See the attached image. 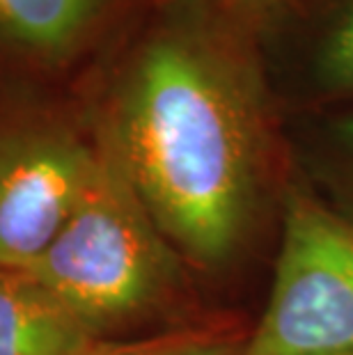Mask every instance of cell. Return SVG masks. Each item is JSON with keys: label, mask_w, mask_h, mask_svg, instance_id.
<instances>
[{"label": "cell", "mask_w": 353, "mask_h": 355, "mask_svg": "<svg viewBox=\"0 0 353 355\" xmlns=\"http://www.w3.org/2000/svg\"><path fill=\"white\" fill-rule=\"evenodd\" d=\"M218 3L239 26L259 42L284 17L294 0H218Z\"/></svg>", "instance_id": "obj_10"}, {"label": "cell", "mask_w": 353, "mask_h": 355, "mask_svg": "<svg viewBox=\"0 0 353 355\" xmlns=\"http://www.w3.org/2000/svg\"><path fill=\"white\" fill-rule=\"evenodd\" d=\"M250 326L241 316L223 312L209 321L161 335L101 342L92 355H243Z\"/></svg>", "instance_id": "obj_9"}, {"label": "cell", "mask_w": 353, "mask_h": 355, "mask_svg": "<svg viewBox=\"0 0 353 355\" xmlns=\"http://www.w3.org/2000/svg\"><path fill=\"white\" fill-rule=\"evenodd\" d=\"M138 0H0V67L62 71L112 42Z\"/></svg>", "instance_id": "obj_6"}, {"label": "cell", "mask_w": 353, "mask_h": 355, "mask_svg": "<svg viewBox=\"0 0 353 355\" xmlns=\"http://www.w3.org/2000/svg\"><path fill=\"white\" fill-rule=\"evenodd\" d=\"M99 165L83 117L30 112L0 122V268L26 270L49 250Z\"/></svg>", "instance_id": "obj_4"}, {"label": "cell", "mask_w": 353, "mask_h": 355, "mask_svg": "<svg viewBox=\"0 0 353 355\" xmlns=\"http://www.w3.org/2000/svg\"><path fill=\"white\" fill-rule=\"evenodd\" d=\"M349 223V220H347ZM349 227H351V232H353V223H349Z\"/></svg>", "instance_id": "obj_11"}, {"label": "cell", "mask_w": 353, "mask_h": 355, "mask_svg": "<svg viewBox=\"0 0 353 355\" xmlns=\"http://www.w3.org/2000/svg\"><path fill=\"white\" fill-rule=\"evenodd\" d=\"M99 344L33 275L0 268V355H92Z\"/></svg>", "instance_id": "obj_7"}, {"label": "cell", "mask_w": 353, "mask_h": 355, "mask_svg": "<svg viewBox=\"0 0 353 355\" xmlns=\"http://www.w3.org/2000/svg\"><path fill=\"white\" fill-rule=\"evenodd\" d=\"M259 49L287 117L353 103V0H294Z\"/></svg>", "instance_id": "obj_5"}, {"label": "cell", "mask_w": 353, "mask_h": 355, "mask_svg": "<svg viewBox=\"0 0 353 355\" xmlns=\"http://www.w3.org/2000/svg\"><path fill=\"white\" fill-rule=\"evenodd\" d=\"M287 128L298 177L353 223V103L287 117Z\"/></svg>", "instance_id": "obj_8"}, {"label": "cell", "mask_w": 353, "mask_h": 355, "mask_svg": "<svg viewBox=\"0 0 353 355\" xmlns=\"http://www.w3.org/2000/svg\"><path fill=\"white\" fill-rule=\"evenodd\" d=\"M26 273L96 342L161 335L225 312L205 303V282L103 152L71 218Z\"/></svg>", "instance_id": "obj_2"}, {"label": "cell", "mask_w": 353, "mask_h": 355, "mask_svg": "<svg viewBox=\"0 0 353 355\" xmlns=\"http://www.w3.org/2000/svg\"><path fill=\"white\" fill-rule=\"evenodd\" d=\"M80 117L205 284L277 236L296 177L287 112L259 42L218 0H138Z\"/></svg>", "instance_id": "obj_1"}, {"label": "cell", "mask_w": 353, "mask_h": 355, "mask_svg": "<svg viewBox=\"0 0 353 355\" xmlns=\"http://www.w3.org/2000/svg\"><path fill=\"white\" fill-rule=\"evenodd\" d=\"M275 241L271 291L243 355H353V232L298 172Z\"/></svg>", "instance_id": "obj_3"}]
</instances>
